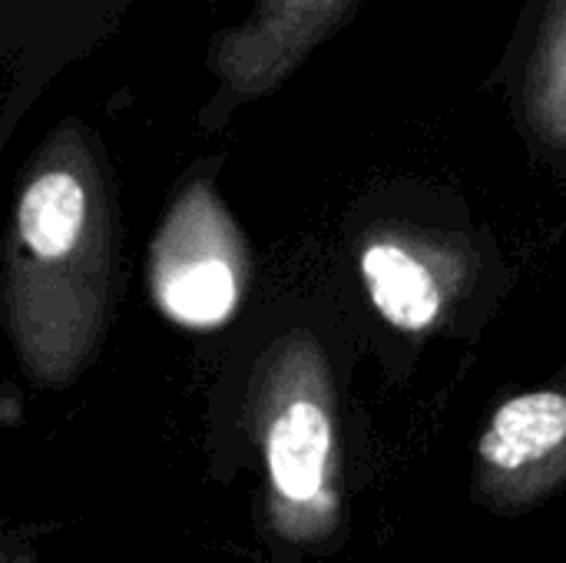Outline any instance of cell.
I'll use <instances>...</instances> for the list:
<instances>
[{
  "instance_id": "5b68a950",
  "label": "cell",
  "mask_w": 566,
  "mask_h": 563,
  "mask_svg": "<svg viewBox=\"0 0 566 563\" xmlns=\"http://www.w3.org/2000/svg\"><path fill=\"white\" fill-rule=\"evenodd\" d=\"M159 299L186 325H219L235 309V279L222 259H196L163 282Z\"/></svg>"
},
{
  "instance_id": "7a4b0ae2",
  "label": "cell",
  "mask_w": 566,
  "mask_h": 563,
  "mask_svg": "<svg viewBox=\"0 0 566 563\" xmlns=\"http://www.w3.org/2000/svg\"><path fill=\"white\" fill-rule=\"evenodd\" d=\"M566 445V395L534 392L497 408L481 438V461L497 475H524Z\"/></svg>"
},
{
  "instance_id": "3957f363",
  "label": "cell",
  "mask_w": 566,
  "mask_h": 563,
  "mask_svg": "<svg viewBox=\"0 0 566 563\" xmlns=\"http://www.w3.org/2000/svg\"><path fill=\"white\" fill-rule=\"evenodd\" d=\"M365 282L371 289V299L378 312L408 332H421L438 319L441 299L424 272L421 262H415L405 249L398 246H371L361 259Z\"/></svg>"
},
{
  "instance_id": "277c9868",
  "label": "cell",
  "mask_w": 566,
  "mask_h": 563,
  "mask_svg": "<svg viewBox=\"0 0 566 563\" xmlns=\"http://www.w3.org/2000/svg\"><path fill=\"white\" fill-rule=\"evenodd\" d=\"M86 216V192L70 173H46L20 199V236L40 259H60L73 249Z\"/></svg>"
},
{
  "instance_id": "6da1fadb",
  "label": "cell",
  "mask_w": 566,
  "mask_h": 563,
  "mask_svg": "<svg viewBox=\"0 0 566 563\" xmlns=\"http://www.w3.org/2000/svg\"><path fill=\"white\" fill-rule=\"evenodd\" d=\"M265 465L282 518L298 514L312 528L332 518V421L322 405L302 398L275 415L265 435Z\"/></svg>"
}]
</instances>
